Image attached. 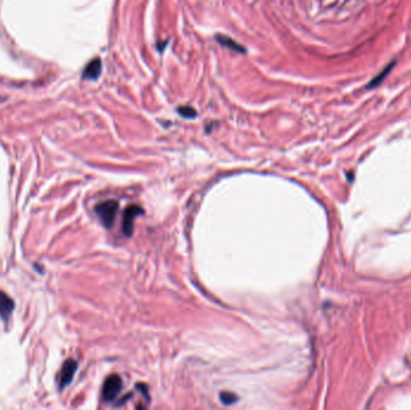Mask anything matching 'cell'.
<instances>
[{
  "label": "cell",
  "mask_w": 411,
  "mask_h": 410,
  "mask_svg": "<svg viewBox=\"0 0 411 410\" xmlns=\"http://www.w3.org/2000/svg\"><path fill=\"white\" fill-rule=\"evenodd\" d=\"M119 205L115 200H109V201H103L99 205H96L95 213L98 214L100 222L102 225L110 229L112 227L113 223H115L117 213H118Z\"/></svg>",
  "instance_id": "1"
},
{
  "label": "cell",
  "mask_w": 411,
  "mask_h": 410,
  "mask_svg": "<svg viewBox=\"0 0 411 410\" xmlns=\"http://www.w3.org/2000/svg\"><path fill=\"white\" fill-rule=\"evenodd\" d=\"M123 382L119 375L112 374L105 380L102 386V398L106 402H112L117 398L119 392L122 391Z\"/></svg>",
  "instance_id": "2"
},
{
  "label": "cell",
  "mask_w": 411,
  "mask_h": 410,
  "mask_svg": "<svg viewBox=\"0 0 411 410\" xmlns=\"http://www.w3.org/2000/svg\"><path fill=\"white\" fill-rule=\"evenodd\" d=\"M143 209L137 205L127 206L123 215V232L126 237H130L134 231V222L140 214H142Z\"/></svg>",
  "instance_id": "3"
},
{
  "label": "cell",
  "mask_w": 411,
  "mask_h": 410,
  "mask_svg": "<svg viewBox=\"0 0 411 410\" xmlns=\"http://www.w3.org/2000/svg\"><path fill=\"white\" fill-rule=\"evenodd\" d=\"M76 371H77V362H76V361L68 360L67 362L64 363V366L60 371V377H59L60 389H64L65 386H68V385L70 384Z\"/></svg>",
  "instance_id": "4"
},
{
  "label": "cell",
  "mask_w": 411,
  "mask_h": 410,
  "mask_svg": "<svg viewBox=\"0 0 411 410\" xmlns=\"http://www.w3.org/2000/svg\"><path fill=\"white\" fill-rule=\"evenodd\" d=\"M13 309H15L13 299L9 295H6L5 292L0 291V318L3 320H8Z\"/></svg>",
  "instance_id": "5"
},
{
  "label": "cell",
  "mask_w": 411,
  "mask_h": 410,
  "mask_svg": "<svg viewBox=\"0 0 411 410\" xmlns=\"http://www.w3.org/2000/svg\"><path fill=\"white\" fill-rule=\"evenodd\" d=\"M101 68H102L101 60H100L99 58H96V59L92 60L91 63L85 67L82 77H83L84 80H96V78L100 76V74H101Z\"/></svg>",
  "instance_id": "6"
},
{
  "label": "cell",
  "mask_w": 411,
  "mask_h": 410,
  "mask_svg": "<svg viewBox=\"0 0 411 410\" xmlns=\"http://www.w3.org/2000/svg\"><path fill=\"white\" fill-rule=\"evenodd\" d=\"M215 40L220 45H222V46L229 48V50H231V51H234V52H238V53H245V48L243 46H241L240 44L236 42V41L232 40L229 36L217 35Z\"/></svg>",
  "instance_id": "7"
},
{
  "label": "cell",
  "mask_w": 411,
  "mask_h": 410,
  "mask_svg": "<svg viewBox=\"0 0 411 410\" xmlns=\"http://www.w3.org/2000/svg\"><path fill=\"white\" fill-rule=\"evenodd\" d=\"M392 67H395V63L390 64L388 67H386L385 69H383V70H382L381 72H380V74H379L378 76H375V77L372 80L371 83L368 84V89L374 88V87H376V85H379L380 83H381V82H382L383 80H385L386 76H387V75L390 74V72H391Z\"/></svg>",
  "instance_id": "8"
},
{
  "label": "cell",
  "mask_w": 411,
  "mask_h": 410,
  "mask_svg": "<svg viewBox=\"0 0 411 410\" xmlns=\"http://www.w3.org/2000/svg\"><path fill=\"white\" fill-rule=\"evenodd\" d=\"M178 112L179 115L184 117V118H195V117L198 116V112H196L192 107H190V106H182V107L178 110Z\"/></svg>",
  "instance_id": "9"
},
{
  "label": "cell",
  "mask_w": 411,
  "mask_h": 410,
  "mask_svg": "<svg viewBox=\"0 0 411 410\" xmlns=\"http://www.w3.org/2000/svg\"><path fill=\"white\" fill-rule=\"evenodd\" d=\"M236 399H237L236 396L233 394H230V392H223V394H220V401L226 405L233 404V403L236 402Z\"/></svg>",
  "instance_id": "10"
}]
</instances>
